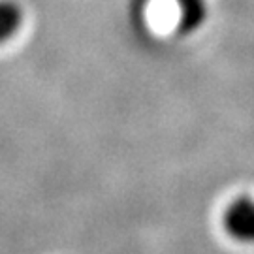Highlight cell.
Returning a JSON list of instances; mask_svg holds the SVG:
<instances>
[{
    "label": "cell",
    "mask_w": 254,
    "mask_h": 254,
    "mask_svg": "<svg viewBox=\"0 0 254 254\" xmlns=\"http://www.w3.org/2000/svg\"><path fill=\"white\" fill-rule=\"evenodd\" d=\"M222 224L230 237L243 243H254V198L241 196L224 211Z\"/></svg>",
    "instance_id": "6da1fadb"
},
{
    "label": "cell",
    "mask_w": 254,
    "mask_h": 254,
    "mask_svg": "<svg viewBox=\"0 0 254 254\" xmlns=\"http://www.w3.org/2000/svg\"><path fill=\"white\" fill-rule=\"evenodd\" d=\"M177 6V30L179 34H192L200 30L209 13L207 0H175Z\"/></svg>",
    "instance_id": "7a4b0ae2"
},
{
    "label": "cell",
    "mask_w": 254,
    "mask_h": 254,
    "mask_svg": "<svg viewBox=\"0 0 254 254\" xmlns=\"http://www.w3.org/2000/svg\"><path fill=\"white\" fill-rule=\"evenodd\" d=\"M23 19V8L15 0H0V44H6L17 34Z\"/></svg>",
    "instance_id": "3957f363"
}]
</instances>
